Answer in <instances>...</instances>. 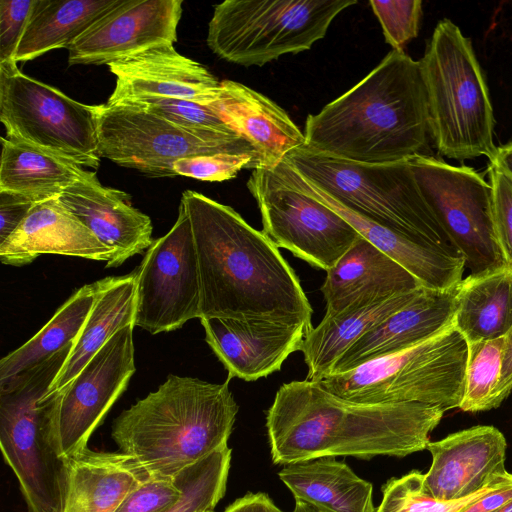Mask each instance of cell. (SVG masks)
I'll use <instances>...</instances> for the list:
<instances>
[{"label":"cell","instance_id":"6da1fadb","mask_svg":"<svg viewBox=\"0 0 512 512\" xmlns=\"http://www.w3.org/2000/svg\"><path fill=\"white\" fill-rule=\"evenodd\" d=\"M198 259L201 318L262 320L302 325L312 308L294 270L263 232L232 207L186 190Z\"/></svg>","mask_w":512,"mask_h":512},{"label":"cell","instance_id":"277c9868","mask_svg":"<svg viewBox=\"0 0 512 512\" xmlns=\"http://www.w3.org/2000/svg\"><path fill=\"white\" fill-rule=\"evenodd\" d=\"M229 382L170 374L156 391L122 411L111 437L152 478L173 479L228 446L238 412Z\"/></svg>","mask_w":512,"mask_h":512},{"label":"cell","instance_id":"d4e9b609","mask_svg":"<svg viewBox=\"0 0 512 512\" xmlns=\"http://www.w3.org/2000/svg\"><path fill=\"white\" fill-rule=\"evenodd\" d=\"M42 254L108 262L112 251L58 198H52L36 203L14 233L0 244V260L6 265L24 266Z\"/></svg>","mask_w":512,"mask_h":512},{"label":"cell","instance_id":"52a82bcc","mask_svg":"<svg viewBox=\"0 0 512 512\" xmlns=\"http://www.w3.org/2000/svg\"><path fill=\"white\" fill-rule=\"evenodd\" d=\"M284 160L350 210L461 255L425 201L407 160L357 163L306 146L292 151Z\"/></svg>","mask_w":512,"mask_h":512},{"label":"cell","instance_id":"e0dca14e","mask_svg":"<svg viewBox=\"0 0 512 512\" xmlns=\"http://www.w3.org/2000/svg\"><path fill=\"white\" fill-rule=\"evenodd\" d=\"M286 186L300 190L333 209L364 239L408 270L423 287L447 290L462 281L464 257L430 241L384 227L345 207L297 172L285 160L271 169Z\"/></svg>","mask_w":512,"mask_h":512},{"label":"cell","instance_id":"3957f363","mask_svg":"<svg viewBox=\"0 0 512 512\" xmlns=\"http://www.w3.org/2000/svg\"><path fill=\"white\" fill-rule=\"evenodd\" d=\"M306 147L357 163L425 154L430 133L420 60L392 50L361 81L305 122Z\"/></svg>","mask_w":512,"mask_h":512},{"label":"cell","instance_id":"1f68e13d","mask_svg":"<svg viewBox=\"0 0 512 512\" xmlns=\"http://www.w3.org/2000/svg\"><path fill=\"white\" fill-rule=\"evenodd\" d=\"M454 326L467 343L504 337L512 326V265L459 283Z\"/></svg>","mask_w":512,"mask_h":512},{"label":"cell","instance_id":"7402d4cb","mask_svg":"<svg viewBox=\"0 0 512 512\" xmlns=\"http://www.w3.org/2000/svg\"><path fill=\"white\" fill-rule=\"evenodd\" d=\"M458 287L459 284L447 290L423 288L403 308L352 344L334 364L330 374L343 373L402 351L453 325Z\"/></svg>","mask_w":512,"mask_h":512},{"label":"cell","instance_id":"ee69618b","mask_svg":"<svg viewBox=\"0 0 512 512\" xmlns=\"http://www.w3.org/2000/svg\"><path fill=\"white\" fill-rule=\"evenodd\" d=\"M512 393V326L504 336L501 377L495 390L491 408H497Z\"/></svg>","mask_w":512,"mask_h":512},{"label":"cell","instance_id":"603a6c76","mask_svg":"<svg viewBox=\"0 0 512 512\" xmlns=\"http://www.w3.org/2000/svg\"><path fill=\"white\" fill-rule=\"evenodd\" d=\"M207 105L253 147L255 168L273 169L306 145L304 132L280 106L244 84L221 81L218 99Z\"/></svg>","mask_w":512,"mask_h":512},{"label":"cell","instance_id":"44dd1931","mask_svg":"<svg viewBox=\"0 0 512 512\" xmlns=\"http://www.w3.org/2000/svg\"><path fill=\"white\" fill-rule=\"evenodd\" d=\"M58 201L111 249L106 268L122 265L153 242L150 217L131 205L127 193L103 186L98 178L68 187Z\"/></svg>","mask_w":512,"mask_h":512},{"label":"cell","instance_id":"836d02e7","mask_svg":"<svg viewBox=\"0 0 512 512\" xmlns=\"http://www.w3.org/2000/svg\"><path fill=\"white\" fill-rule=\"evenodd\" d=\"M512 486V474L506 472L496 477L482 490L462 499L438 500L424 486V474L411 471L392 478L383 486V499L375 512H461L483 495Z\"/></svg>","mask_w":512,"mask_h":512},{"label":"cell","instance_id":"8992f818","mask_svg":"<svg viewBox=\"0 0 512 512\" xmlns=\"http://www.w3.org/2000/svg\"><path fill=\"white\" fill-rule=\"evenodd\" d=\"M430 133L443 156L495 157V118L488 86L470 40L449 19L439 21L420 60Z\"/></svg>","mask_w":512,"mask_h":512},{"label":"cell","instance_id":"ac0fdd59","mask_svg":"<svg viewBox=\"0 0 512 512\" xmlns=\"http://www.w3.org/2000/svg\"><path fill=\"white\" fill-rule=\"evenodd\" d=\"M116 77L106 104L147 98H174L215 102L221 82L202 64L178 53L173 44H162L108 65Z\"/></svg>","mask_w":512,"mask_h":512},{"label":"cell","instance_id":"4316f807","mask_svg":"<svg viewBox=\"0 0 512 512\" xmlns=\"http://www.w3.org/2000/svg\"><path fill=\"white\" fill-rule=\"evenodd\" d=\"M136 272L98 280L92 309L46 395L60 391L120 329L134 325ZM135 326V325H134Z\"/></svg>","mask_w":512,"mask_h":512},{"label":"cell","instance_id":"4fadbf2b","mask_svg":"<svg viewBox=\"0 0 512 512\" xmlns=\"http://www.w3.org/2000/svg\"><path fill=\"white\" fill-rule=\"evenodd\" d=\"M247 187L261 212L263 232L314 267L327 272L361 236L327 205L281 183L271 169L254 168Z\"/></svg>","mask_w":512,"mask_h":512},{"label":"cell","instance_id":"ba28073f","mask_svg":"<svg viewBox=\"0 0 512 512\" xmlns=\"http://www.w3.org/2000/svg\"><path fill=\"white\" fill-rule=\"evenodd\" d=\"M467 357L468 343L453 324L412 347L319 382L353 402H416L447 411L461 404Z\"/></svg>","mask_w":512,"mask_h":512},{"label":"cell","instance_id":"7bdbcfd3","mask_svg":"<svg viewBox=\"0 0 512 512\" xmlns=\"http://www.w3.org/2000/svg\"><path fill=\"white\" fill-rule=\"evenodd\" d=\"M35 204L21 194L0 191V244L14 233Z\"/></svg>","mask_w":512,"mask_h":512},{"label":"cell","instance_id":"d6a6232c","mask_svg":"<svg viewBox=\"0 0 512 512\" xmlns=\"http://www.w3.org/2000/svg\"><path fill=\"white\" fill-rule=\"evenodd\" d=\"M98 281L79 288L26 343L0 361V383L33 368L73 344L95 301Z\"/></svg>","mask_w":512,"mask_h":512},{"label":"cell","instance_id":"f546056e","mask_svg":"<svg viewBox=\"0 0 512 512\" xmlns=\"http://www.w3.org/2000/svg\"><path fill=\"white\" fill-rule=\"evenodd\" d=\"M0 191L35 203L58 198L68 187L97 178L95 172L26 143L1 138Z\"/></svg>","mask_w":512,"mask_h":512},{"label":"cell","instance_id":"f35d334b","mask_svg":"<svg viewBox=\"0 0 512 512\" xmlns=\"http://www.w3.org/2000/svg\"><path fill=\"white\" fill-rule=\"evenodd\" d=\"M258 157L251 153H218L182 158L173 164L177 176L220 182L234 178L243 168H255Z\"/></svg>","mask_w":512,"mask_h":512},{"label":"cell","instance_id":"30bf717a","mask_svg":"<svg viewBox=\"0 0 512 512\" xmlns=\"http://www.w3.org/2000/svg\"><path fill=\"white\" fill-rule=\"evenodd\" d=\"M99 112L100 105L75 101L25 75L16 62L0 64V120L9 139L98 168Z\"/></svg>","mask_w":512,"mask_h":512},{"label":"cell","instance_id":"4dcf8cb0","mask_svg":"<svg viewBox=\"0 0 512 512\" xmlns=\"http://www.w3.org/2000/svg\"><path fill=\"white\" fill-rule=\"evenodd\" d=\"M123 0H34L15 62L29 61L73 44Z\"/></svg>","mask_w":512,"mask_h":512},{"label":"cell","instance_id":"816d5d0a","mask_svg":"<svg viewBox=\"0 0 512 512\" xmlns=\"http://www.w3.org/2000/svg\"><path fill=\"white\" fill-rule=\"evenodd\" d=\"M28 512H30V511H28Z\"/></svg>","mask_w":512,"mask_h":512},{"label":"cell","instance_id":"b9f144b4","mask_svg":"<svg viewBox=\"0 0 512 512\" xmlns=\"http://www.w3.org/2000/svg\"><path fill=\"white\" fill-rule=\"evenodd\" d=\"M34 0H0V64L15 62V54Z\"/></svg>","mask_w":512,"mask_h":512},{"label":"cell","instance_id":"2e32d148","mask_svg":"<svg viewBox=\"0 0 512 512\" xmlns=\"http://www.w3.org/2000/svg\"><path fill=\"white\" fill-rule=\"evenodd\" d=\"M182 0H123L68 47L70 65H109L177 41Z\"/></svg>","mask_w":512,"mask_h":512},{"label":"cell","instance_id":"e575fe53","mask_svg":"<svg viewBox=\"0 0 512 512\" xmlns=\"http://www.w3.org/2000/svg\"><path fill=\"white\" fill-rule=\"evenodd\" d=\"M227 446L182 470L175 478L183 494L168 512H205L214 510L223 498L231 463Z\"/></svg>","mask_w":512,"mask_h":512},{"label":"cell","instance_id":"f907efd6","mask_svg":"<svg viewBox=\"0 0 512 512\" xmlns=\"http://www.w3.org/2000/svg\"><path fill=\"white\" fill-rule=\"evenodd\" d=\"M205 512H214V510H209V511H205Z\"/></svg>","mask_w":512,"mask_h":512},{"label":"cell","instance_id":"8fae6325","mask_svg":"<svg viewBox=\"0 0 512 512\" xmlns=\"http://www.w3.org/2000/svg\"><path fill=\"white\" fill-rule=\"evenodd\" d=\"M98 153L151 177L177 176L173 164L182 158L256 154L238 134L185 128L129 104L100 105Z\"/></svg>","mask_w":512,"mask_h":512},{"label":"cell","instance_id":"7a4b0ae2","mask_svg":"<svg viewBox=\"0 0 512 512\" xmlns=\"http://www.w3.org/2000/svg\"><path fill=\"white\" fill-rule=\"evenodd\" d=\"M444 410L423 403H358L320 382L281 385L266 414L271 457L294 464L323 457H404L426 449Z\"/></svg>","mask_w":512,"mask_h":512},{"label":"cell","instance_id":"681fc988","mask_svg":"<svg viewBox=\"0 0 512 512\" xmlns=\"http://www.w3.org/2000/svg\"><path fill=\"white\" fill-rule=\"evenodd\" d=\"M493 512H512V499Z\"/></svg>","mask_w":512,"mask_h":512},{"label":"cell","instance_id":"83f0119b","mask_svg":"<svg viewBox=\"0 0 512 512\" xmlns=\"http://www.w3.org/2000/svg\"><path fill=\"white\" fill-rule=\"evenodd\" d=\"M425 287L393 295L334 316L324 315L305 336L301 352L307 365L306 380L328 376L346 350L384 319L403 308Z\"/></svg>","mask_w":512,"mask_h":512},{"label":"cell","instance_id":"c3c4849f","mask_svg":"<svg viewBox=\"0 0 512 512\" xmlns=\"http://www.w3.org/2000/svg\"><path fill=\"white\" fill-rule=\"evenodd\" d=\"M291 512H327L314 505L301 500H295L294 509Z\"/></svg>","mask_w":512,"mask_h":512},{"label":"cell","instance_id":"8d00e7d4","mask_svg":"<svg viewBox=\"0 0 512 512\" xmlns=\"http://www.w3.org/2000/svg\"><path fill=\"white\" fill-rule=\"evenodd\" d=\"M122 104L137 106L185 128L235 133L215 111L201 103L174 98H147Z\"/></svg>","mask_w":512,"mask_h":512},{"label":"cell","instance_id":"5bb4252c","mask_svg":"<svg viewBox=\"0 0 512 512\" xmlns=\"http://www.w3.org/2000/svg\"><path fill=\"white\" fill-rule=\"evenodd\" d=\"M135 272V326L155 335L200 319L198 259L191 222L182 202L172 228L153 240Z\"/></svg>","mask_w":512,"mask_h":512},{"label":"cell","instance_id":"d6986e66","mask_svg":"<svg viewBox=\"0 0 512 512\" xmlns=\"http://www.w3.org/2000/svg\"><path fill=\"white\" fill-rule=\"evenodd\" d=\"M507 443L494 426L464 429L429 442L432 456L424 474L426 490L438 500L466 498L485 488L505 468Z\"/></svg>","mask_w":512,"mask_h":512},{"label":"cell","instance_id":"ffe728a7","mask_svg":"<svg viewBox=\"0 0 512 512\" xmlns=\"http://www.w3.org/2000/svg\"><path fill=\"white\" fill-rule=\"evenodd\" d=\"M200 322L228 380L256 381L279 371L289 355L301 351L309 332L302 325L262 320L201 318Z\"/></svg>","mask_w":512,"mask_h":512},{"label":"cell","instance_id":"9a60e30c","mask_svg":"<svg viewBox=\"0 0 512 512\" xmlns=\"http://www.w3.org/2000/svg\"><path fill=\"white\" fill-rule=\"evenodd\" d=\"M120 329L82 370L57 391L56 433L60 452L69 458L88 441L136 371L133 329Z\"/></svg>","mask_w":512,"mask_h":512},{"label":"cell","instance_id":"ab89813d","mask_svg":"<svg viewBox=\"0 0 512 512\" xmlns=\"http://www.w3.org/2000/svg\"><path fill=\"white\" fill-rule=\"evenodd\" d=\"M183 494L178 480L150 478L130 492L115 512H168Z\"/></svg>","mask_w":512,"mask_h":512},{"label":"cell","instance_id":"7c38bea8","mask_svg":"<svg viewBox=\"0 0 512 512\" xmlns=\"http://www.w3.org/2000/svg\"><path fill=\"white\" fill-rule=\"evenodd\" d=\"M408 163L417 185L470 274L511 265L498 240L490 183L468 166H454L422 154Z\"/></svg>","mask_w":512,"mask_h":512},{"label":"cell","instance_id":"9c48e42d","mask_svg":"<svg viewBox=\"0 0 512 512\" xmlns=\"http://www.w3.org/2000/svg\"><path fill=\"white\" fill-rule=\"evenodd\" d=\"M357 0H227L214 6L207 45L242 66H263L309 50Z\"/></svg>","mask_w":512,"mask_h":512},{"label":"cell","instance_id":"f6af8a7d","mask_svg":"<svg viewBox=\"0 0 512 512\" xmlns=\"http://www.w3.org/2000/svg\"><path fill=\"white\" fill-rule=\"evenodd\" d=\"M223 512H283L265 493H248L231 503Z\"/></svg>","mask_w":512,"mask_h":512},{"label":"cell","instance_id":"60d3db41","mask_svg":"<svg viewBox=\"0 0 512 512\" xmlns=\"http://www.w3.org/2000/svg\"><path fill=\"white\" fill-rule=\"evenodd\" d=\"M489 176L498 240L512 265V176L495 162H490Z\"/></svg>","mask_w":512,"mask_h":512},{"label":"cell","instance_id":"7dc6e473","mask_svg":"<svg viewBox=\"0 0 512 512\" xmlns=\"http://www.w3.org/2000/svg\"><path fill=\"white\" fill-rule=\"evenodd\" d=\"M500 165L512 176V141L498 146L492 161Z\"/></svg>","mask_w":512,"mask_h":512},{"label":"cell","instance_id":"74e56055","mask_svg":"<svg viewBox=\"0 0 512 512\" xmlns=\"http://www.w3.org/2000/svg\"><path fill=\"white\" fill-rule=\"evenodd\" d=\"M386 42L393 50L404 51V46L418 35L422 16L420 0H370Z\"/></svg>","mask_w":512,"mask_h":512},{"label":"cell","instance_id":"d590c367","mask_svg":"<svg viewBox=\"0 0 512 512\" xmlns=\"http://www.w3.org/2000/svg\"><path fill=\"white\" fill-rule=\"evenodd\" d=\"M504 337L468 343L464 392L459 408L465 412L491 410L501 377Z\"/></svg>","mask_w":512,"mask_h":512},{"label":"cell","instance_id":"5b68a950","mask_svg":"<svg viewBox=\"0 0 512 512\" xmlns=\"http://www.w3.org/2000/svg\"><path fill=\"white\" fill-rule=\"evenodd\" d=\"M74 343L0 383V445L30 512H63L68 459L56 433L57 392L46 395Z\"/></svg>","mask_w":512,"mask_h":512},{"label":"cell","instance_id":"bcb514c9","mask_svg":"<svg viewBox=\"0 0 512 512\" xmlns=\"http://www.w3.org/2000/svg\"><path fill=\"white\" fill-rule=\"evenodd\" d=\"M511 499L512 486L502 487L483 495L461 512H493Z\"/></svg>","mask_w":512,"mask_h":512},{"label":"cell","instance_id":"484cf974","mask_svg":"<svg viewBox=\"0 0 512 512\" xmlns=\"http://www.w3.org/2000/svg\"><path fill=\"white\" fill-rule=\"evenodd\" d=\"M67 459L63 512H115L130 492L151 478L138 461L119 450L87 447Z\"/></svg>","mask_w":512,"mask_h":512},{"label":"cell","instance_id":"cb8c5ba5","mask_svg":"<svg viewBox=\"0 0 512 512\" xmlns=\"http://www.w3.org/2000/svg\"><path fill=\"white\" fill-rule=\"evenodd\" d=\"M420 287L408 270L360 236L327 271L321 291L325 315L334 316Z\"/></svg>","mask_w":512,"mask_h":512},{"label":"cell","instance_id":"f1b7e54d","mask_svg":"<svg viewBox=\"0 0 512 512\" xmlns=\"http://www.w3.org/2000/svg\"><path fill=\"white\" fill-rule=\"evenodd\" d=\"M280 480L301 500L327 512H375L373 486L335 457L285 465Z\"/></svg>","mask_w":512,"mask_h":512}]
</instances>
